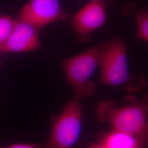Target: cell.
<instances>
[{"label": "cell", "mask_w": 148, "mask_h": 148, "mask_svg": "<svg viewBox=\"0 0 148 148\" xmlns=\"http://www.w3.org/2000/svg\"><path fill=\"white\" fill-rule=\"evenodd\" d=\"M3 148H42L41 144L17 143Z\"/></svg>", "instance_id": "8fae6325"}, {"label": "cell", "mask_w": 148, "mask_h": 148, "mask_svg": "<svg viewBox=\"0 0 148 148\" xmlns=\"http://www.w3.org/2000/svg\"><path fill=\"white\" fill-rule=\"evenodd\" d=\"M19 20L39 29L55 21L70 20L71 14L64 10L59 0H30L19 13Z\"/></svg>", "instance_id": "5b68a950"}, {"label": "cell", "mask_w": 148, "mask_h": 148, "mask_svg": "<svg viewBox=\"0 0 148 148\" xmlns=\"http://www.w3.org/2000/svg\"><path fill=\"white\" fill-rule=\"evenodd\" d=\"M148 108L145 99L121 106L106 100L97 106V117L101 122H108L112 130L147 138Z\"/></svg>", "instance_id": "7a4b0ae2"}, {"label": "cell", "mask_w": 148, "mask_h": 148, "mask_svg": "<svg viewBox=\"0 0 148 148\" xmlns=\"http://www.w3.org/2000/svg\"><path fill=\"white\" fill-rule=\"evenodd\" d=\"M79 100L69 101L53 122L47 140L42 148H71L77 142L82 129V110Z\"/></svg>", "instance_id": "3957f363"}, {"label": "cell", "mask_w": 148, "mask_h": 148, "mask_svg": "<svg viewBox=\"0 0 148 148\" xmlns=\"http://www.w3.org/2000/svg\"><path fill=\"white\" fill-rule=\"evenodd\" d=\"M40 30L25 21H17L10 36L0 48V52L21 53L41 49Z\"/></svg>", "instance_id": "52a82bcc"}, {"label": "cell", "mask_w": 148, "mask_h": 148, "mask_svg": "<svg viewBox=\"0 0 148 148\" xmlns=\"http://www.w3.org/2000/svg\"><path fill=\"white\" fill-rule=\"evenodd\" d=\"M110 41H106L95 47L62 60V68L75 98L80 100L93 95L95 85L92 77L101 66Z\"/></svg>", "instance_id": "6da1fadb"}, {"label": "cell", "mask_w": 148, "mask_h": 148, "mask_svg": "<svg viewBox=\"0 0 148 148\" xmlns=\"http://www.w3.org/2000/svg\"><path fill=\"white\" fill-rule=\"evenodd\" d=\"M16 21L13 20L10 16H0V48L10 36Z\"/></svg>", "instance_id": "30bf717a"}, {"label": "cell", "mask_w": 148, "mask_h": 148, "mask_svg": "<svg viewBox=\"0 0 148 148\" xmlns=\"http://www.w3.org/2000/svg\"><path fill=\"white\" fill-rule=\"evenodd\" d=\"M105 148L101 143L100 144H95V145H93L91 147H90V148Z\"/></svg>", "instance_id": "7c38bea8"}, {"label": "cell", "mask_w": 148, "mask_h": 148, "mask_svg": "<svg viewBox=\"0 0 148 148\" xmlns=\"http://www.w3.org/2000/svg\"><path fill=\"white\" fill-rule=\"evenodd\" d=\"M136 22V36L144 41H148V12L145 8L138 7L133 11Z\"/></svg>", "instance_id": "9c48e42d"}, {"label": "cell", "mask_w": 148, "mask_h": 148, "mask_svg": "<svg viewBox=\"0 0 148 148\" xmlns=\"http://www.w3.org/2000/svg\"><path fill=\"white\" fill-rule=\"evenodd\" d=\"M0 148H3V147H0Z\"/></svg>", "instance_id": "4fadbf2b"}, {"label": "cell", "mask_w": 148, "mask_h": 148, "mask_svg": "<svg viewBox=\"0 0 148 148\" xmlns=\"http://www.w3.org/2000/svg\"><path fill=\"white\" fill-rule=\"evenodd\" d=\"M147 138L112 130L101 137V144L105 148H144Z\"/></svg>", "instance_id": "ba28073f"}, {"label": "cell", "mask_w": 148, "mask_h": 148, "mask_svg": "<svg viewBox=\"0 0 148 148\" xmlns=\"http://www.w3.org/2000/svg\"><path fill=\"white\" fill-rule=\"evenodd\" d=\"M99 85L119 86L127 83L131 77L127 58V46L119 37L110 43L101 63Z\"/></svg>", "instance_id": "277c9868"}, {"label": "cell", "mask_w": 148, "mask_h": 148, "mask_svg": "<svg viewBox=\"0 0 148 148\" xmlns=\"http://www.w3.org/2000/svg\"><path fill=\"white\" fill-rule=\"evenodd\" d=\"M71 27L81 41H88L91 34L103 27L106 11L103 0H91L76 13L71 15Z\"/></svg>", "instance_id": "8992f818"}]
</instances>
